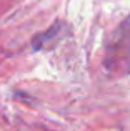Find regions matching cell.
I'll return each instance as SVG.
<instances>
[{
    "label": "cell",
    "mask_w": 130,
    "mask_h": 131,
    "mask_svg": "<svg viewBox=\"0 0 130 131\" xmlns=\"http://www.w3.org/2000/svg\"><path fill=\"white\" fill-rule=\"evenodd\" d=\"M105 68L117 75L130 73V17L124 20L105 47Z\"/></svg>",
    "instance_id": "cell-1"
},
{
    "label": "cell",
    "mask_w": 130,
    "mask_h": 131,
    "mask_svg": "<svg viewBox=\"0 0 130 131\" xmlns=\"http://www.w3.org/2000/svg\"><path fill=\"white\" fill-rule=\"evenodd\" d=\"M63 32H65V25H63L62 22L53 23V25L50 27L47 32L37 35L35 38L32 40V48H33V50H43V48H50L52 45H55L60 38H62Z\"/></svg>",
    "instance_id": "cell-2"
}]
</instances>
